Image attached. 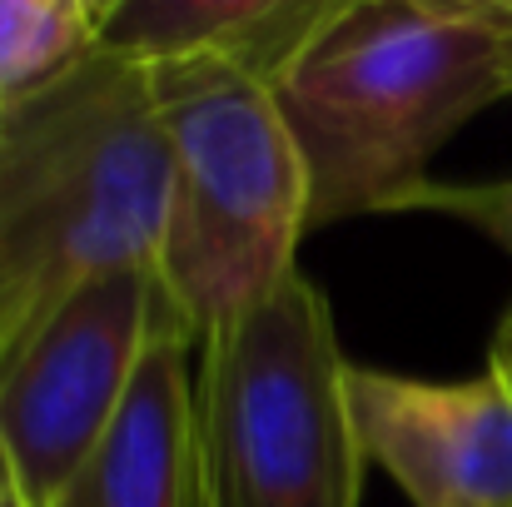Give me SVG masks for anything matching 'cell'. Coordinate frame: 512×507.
<instances>
[{
	"label": "cell",
	"mask_w": 512,
	"mask_h": 507,
	"mask_svg": "<svg viewBox=\"0 0 512 507\" xmlns=\"http://www.w3.org/2000/svg\"><path fill=\"white\" fill-rule=\"evenodd\" d=\"M512 95V0H334L274 80L309 229L398 214L433 155Z\"/></svg>",
	"instance_id": "6da1fadb"
},
{
	"label": "cell",
	"mask_w": 512,
	"mask_h": 507,
	"mask_svg": "<svg viewBox=\"0 0 512 507\" xmlns=\"http://www.w3.org/2000/svg\"><path fill=\"white\" fill-rule=\"evenodd\" d=\"M165 209L170 145L145 65L100 50L0 110V378L85 284L160 274Z\"/></svg>",
	"instance_id": "7a4b0ae2"
},
{
	"label": "cell",
	"mask_w": 512,
	"mask_h": 507,
	"mask_svg": "<svg viewBox=\"0 0 512 507\" xmlns=\"http://www.w3.org/2000/svg\"><path fill=\"white\" fill-rule=\"evenodd\" d=\"M170 145L160 284L194 338L264 304L309 234V174L274 85L224 65H155Z\"/></svg>",
	"instance_id": "3957f363"
},
{
	"label": "cell",
	"mask_w": 512,
	"mask_h": 507,
	"mask_svg": "<svg viewBox=\"0 0 512 507\" xmlns=\"http://www.w3.org/2000/svg\"><path fill=\"white\" fill-rule=\"evenodd\" d=\"M363 468L348 358L304 274L199 338L194 507H358Z\"/></svg>",
	"instance_id": "277c9868"
},
{
	"label": "cell",
	"mask_w": 512,
	"mask_h": 507,
	"mask_svg": "<svg viewBox=\"0 0 512 507\" xmlns=\"http://www.w3.org/2000/svg\"><path fill=\"white\" fill-rule=\"evenodd\" d=\"M189 334L150 269L85 284L0 378V458L25 507H50L120 418L145 353ZM199 343V338H194Z\"/></svg>",
	"instance_id": "5b68a950"
},
{
	"label": "cell",
	"mask_w": 512,
	"mask_h": 507,
	"mask_svg": "<svg viewBox=\"0 0 512 507\" xmlns=\"http://www.w3.org/2000/svg\"><path fill=\"white\" fill-rule=\"evenodd\" d=\"M348 413L363 463L413 507H512V378L498 363L453 383L348 363Z\"/></svg>",
	"instance_id": "8992f818"
},
{
	"label": "cell",
	"mask_w": 512,
	"mask_h": 507,
	"mask_svg": "<svg viewBox=\"0 0 512 507\" xmlns=\"http://www.w3.org/2000/svg\"><path fill=\"white\" fill-rule=\"evenodd\" d=\"M189 334H165L135 388L50 507H194V378Z\"/></svg>",
	"instance_id": "52a82bcc"
},
{
	"label": "cell",
	"mask_w": 512,
	"mask_h": 507,
	"mask_svg": "<svg viewBox=\"0 0 512 507\" xmlns=\"http://www.w3.org/2000/svg\"><path fill=\"white\" fill-rule=\"evenodd\" d=\"M334 0H110L105 50L155 65H224L274 85Z\"/></svg>",
	"instance_id": "ba28073f"
},
{
	"label": "cell",
	"mask_w": 512,
	"mask_h": 507,
	"mask_svg": "<svg viewBox=\"0 0 512 507\" xmlns=\"http://www.w3.org/2000/svg\"><path fill=\"white\" fill-rule=\"evenodd\" d=\"M110 0H0V110H15L105 50Z\"/></svg>",
	"instance_id": "9c48e42d"
},
{
	"label": "cell",
	"mask_w": 512,
	"mask_h": 507,
	"mask_svg": "<svg viewBox=\"0 0 512 507\" xmlns=\"http://www.w3.org/2000/svg\"><path fill=\"white\" fill-rule=\"evenodd\" d=\"M443 214L458 219L468 229H478L483 239H493L503 254H512V174L508 179H478V184H438L428 179L398 214Z\"/></svg>",
	"instance_id": "30bf717a"
},
{
	"label": "cell",
	"mask_w": 512,
	"mask_h": 507,
	"mask_svg": "<svg viewBox=\"0 0 512 507\" xmlns=\"http://www.w3.org/2000/svg\"><path fill=\"white\" fill-rule=\"evenodd\" d=\"M488 363H498L503 373L512 378V309L503 314V324H498V338H493V353H488Z\"/></svg>",
	"instance_id": "8fae6325"
},
{
	"label": "cell",
	"mask_w": 512,
	"mask_h": 507,
	"mask_svg": "<svg viewBox=\"0 0 512 507\" xmlns=\"http://www.w3.org/2000/svg\"><path fill=\"white\" fill-rule=\"evenodd\" d=\"M0 507H25L20 488H15V478H10V468H5V458H0Z\"/></svg>",
	"instance_id": "7c38bea8"
}]
</instances>
